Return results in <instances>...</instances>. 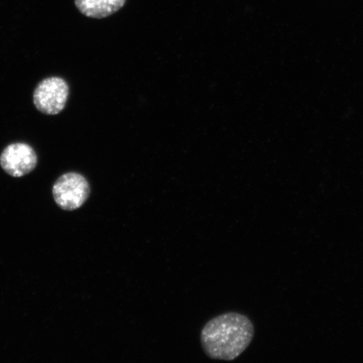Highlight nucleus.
<instances>
[{"instance_id": "obj_1", "label": "nucleus", "mask_w": 363, "mask_h": 363, "mask_svg": "<svg viewBox=\"0 0 363 363\" xmlns=\"http://www.w3.org/2000/svg\"><path fill=\"white\" fill-rule=\"evenodd\" d=\"M254 337V326L247 316L230 312L211 320L201 331V345L215 360L233 361L247 350Z\"/></svg>"}, {"instance_id": "obj_2", "label": "nucleus", "mask_w": 363, "mask_h": 363, "mask_svg": "<svg viewBox=\"0 0 363 363\" xmlns=\"http://www.w3.org/2000/svg\"><path fill=\"white\" fill-rule=\"evenodd\" d=\"M54 201L63 211L78 210L88 201L90 186L83 175L67 172L59 177L52 187Z\"/></svg>"}, {"instance_id": "obj_3", "label": "nucleus", "mask_w": 363, "mask_h": 363, "mask_svg": "<svg viewBox=\"0 0 363 363\" xmlns=\"http://www.w3.org/2000/svg\"><path fill=\"white\" fill-rule=\"evenodd\" d=\"M69 88L59 77H50L40 81L34 91L33 102L40 113L55 116L65 108Z\"/></svg>"}, {"instance_id": "obj_4", "label": "nucleus", "mask_w": 363, "mask_h": 363, "mask_svg": "<svg viewBox=\"0 0 363 363\" xmlns=\"http://www.w3.org/2000/svg\"><path fill=\"white\" fill-rule=\"evenodd\" d=\"M38 158L30 145L23 143L9 145L0 155V165L13 178L29 174L38 165Z\"/></svg>"}, {"instance_id": "obj_5", "label": "nucleus", "mask_w": 363, "mask_h": 363, "mask_svg": "<svg viewBox=\"0 0 363 363\" xmlns=\"http://www.w3.org/2000/svg\"><path fill=\"white\" fill-rule=\"evenodd\" d=\"M126 0H75L76 7L84 16L103 19L119 11Z\"/></svg>"}]
</instances>
